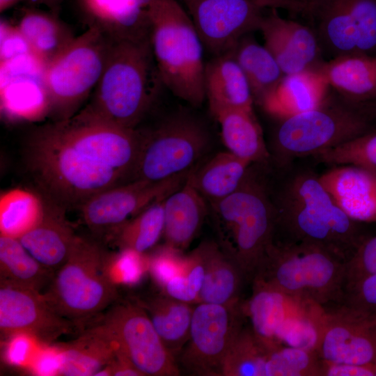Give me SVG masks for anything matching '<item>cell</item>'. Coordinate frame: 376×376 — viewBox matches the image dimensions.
Wrapping results in <instances>:
<instances>
[{
    "instance_id": "6da1fadb",
    "label": "cell",
    "mask_w": 376,
    "mask_h": 376,
    "mask_svg": "<svg viewBox=\"0 0 376 376\" xmlns=\"http://www.w3.org/2000/svg\"><path fill=\"white\" fill-rule=\"evenodd\" d=\"M141 130L107 123L84 109L37 128L26 148L27 167L48 201L66 210L130 182Z\"/></svg>"
},
{
    "instance_id": "7a4b0ae2",
    "label": "cell",
    "mask_w": 376,
    "mask_h": 376,
    "mask_svg": "<svg viewBox=\"0 0 376 376\" xmlns=\"http://www.w3.org/2000/svg\"><path fill=\"white\" fill-rule=\"evenodd\" d=\"M274 167L279 175L268 184L280 238L274 242L317 245L347 262L365 239L360 222L338 206L311 166Z\"/></svg>"
},
{
    "instance_id": "3957f363",
    "label": "cell",
    "mask_w": 376,
    "mask_h": 376,
    "mask_svg": "<svg viewBox=\"0 0 376 376\" xmlns=\"http://www.w3.org/2000/svg\"><path fill=\"white\" fill-rule=\"evenodd\" d=\"M111 39L102 74L84 109L107 123L136 129L164 85L150 38Z\"/></svg>"
},
{
    "instance_id": "277c9868",
    "label": "cell",
    "mask_w": 376,
    "mask_h": 376,
    "mask_svg": "<svg viewBox=\"0 0 376 376\" xmlns=\"http://www.w3.org/2000/svg\"><path fill=\"white\" fill-rule=\"evenodd\" d=\"M266 165L253 164L239 188L209 203L221 249L253 280L267 248L273 243L276 214Z\"/></svg>"
},
{
    "instance_id": "5b68a950",
    "label": "cell",
    "mask_w": 376,
    "mask_h": 376,
    "mask_svg": "<svg viewBox=\"0 0 376 376\" xmlns=\"http://www.w3.org/2000/svg\"><path fill=\"white\" fill-rule=\"evenodd\" d=\"M374 102L350 100L330 87L320 105L281 120L275 131L271 163L280 167L314 157L374 130Z\"/></svg>"
},
{
    "instance_id": "8992f818",
    "label": "cell",
    "mask_w": 376,
    "mask_h": 376,
    "mask_svg": "<svg viewBox=\"0 0 376 376\" xmlns=\"http://www.w3.org/2000/svg\"><path fill=\"white\" fill-rule=\"evenodd\" d=\"M150 42L164 86L192 107L206 100L204 47L185 7L177 0H150Z\"/></svg>"
},
{
    "instance_id": "52a82bcc",
    "label": "cell",
    "mask_w": 376,
    "mask_h": 376,
    "mask_svg": "<svg viewBox=\"0 0 376 376\" xmlns=\"http://www.w3.org/2000/svg\"><path fill=\"white\" fill-rule=\"evenodd\" d=\"M346 262L321 246L273 242L252 281L304 303L323 306L340 304L345 286Z\"/></svg>"
},
{
    "instance_id": "ba28073f",
    "label": "cell",
    "mask_w": 376,
    "mask_h": 376,
    "mask_svg": "<svg viewBox=\"0 0 376 376\" xmlns=\"http://www.w3.org/2000/svg\"><path fill=\"white\" fill-rule=\"evenodd\" d=\"M42 294L58 314L81 331L97 321L119 299L102 245L79 235L68 259Z\"/></svg>"
},
{
    "instance_id": "9c48e42d",
    "label": "cell",
    "mask_w": 376,
    "mask_h": 376,
    "mask_svg": "<svg viewBox=\"0 0 376 376\" xmlns=\"http://www.w3.org/2000/svg\"><path fill=\"white\" fill-rule=\"evenodd\" d=\"M141 132V145L131 181L158 182L189 171L210 143L204 122L182 108Z\"/></svg>"
},
{
    "instance_id": "30bf717a",
    "label": "cell",
    "mask_w": 376,
    "mask_h": 376,
    "mask_svg": "<svg viewBox=\"0 0 376 376\" xmlns=\"http://www.w3.org/2000/svg\"><path fill=\"white\" fill-rule=\"evenodd\" d=\"M111 40L98 27L88 26L46 65L44 82L54 120L68 119L80 111L100 79Z\"/></svg>"
},
{
    "instance_id": "8fae6325",
    "label": "cell",
    "mask_w": 376,
    "mask_h": 376,
    "mask_svg": "<svg viewBox=\"0 0 376 376\" xmlns=\"http://www.w3.org/2000/svg\"><path fill=\"white\" fill-rule=\"evenodd\" d=\"M304 15L323 57L376 53V0H311Z\"/></svg>"
},
{
    "instance_id": "7c38bea8",
    "label": "cell",
    "mask_w": 376,
    "mask_h": 376,
    "mask_svg": "<svg viewBox=\"0 0 376 376\" xmlns=\"http://www.w3.org/2000/svg\"><path fill=\"white\" fill-rule=\"evenodd\" d=\"M94 324L143 376L180 375L144 308L136 301H116Z\"/></svg>"
},
{
    "instance_id": "4fadbf2b",
    "label": "cell",
    "mask_w": 376,
    "mask_h": 376,
    "mask_svg": "<svg viewBox=\"0 0 376 376\" xmlns=\"http://www.w3.org/2000/svg\"><path fill=\"white\" fill-rule=\"evenodd\" d=\"M244 303H198L194 306L189 339L178 355L191 375H221L224 359L244 327Z\"/></svg>"
},
{
    "instance_id": "5bb4252c",
    "label": "cell",
    "mask_w": 376,
    "mask_h": 376,
    "mask_svg": "<svg viewBox=\"0 0 376 376\" xmlns=\"http://www.w3.org/2000/svg\"><path fill=\"white\" fill-rule=\"evenodd\" d=\"M313 350L324 361L351 364L376 363V314L343 304L324 310L315 306Z\"/></svg>"
},
{
    "instance_id": "9a60e30c",
    "label": "cell",
    "mask_w": 376,
    "mask_h": 376,
    "mask_svg": "<svg viewBox=\"0 0 376 376\" xmlns=\"http://www.w3.org/2000/svg\"><path fill=\"white\" fill-rule=\"evenodd\" d=\"M190 171L158 182L134 180L102 191L79 207L83 221L95 235L111 236L127 221L182 187Z\"/></svg>"
},
{
    "instance_id": "2e32d148",
    "label": "cell",
    "mask_w": 376,
    "mask_h": 376,
    "mask_svg": "<svg viewBox=\"0 0 376 376\" xmlns=\"http://www.w3.org/2000/svg\"><path fill=\"white\" fill-rule=\"evenodd\" d=\"M204 49L212 56L232 51L244 36L258 31L262 8L245 0H181Z\"/></svg>"
},
{
    "instance_id": "e0dca14e",
    "label": "cell",
    "mask_w": 376,
    "mask_h": 376,
    "mask_svg": "<svg viewBox=\"0 0 376 376\" xmlns=\"http://www.w3.org/2000/svg\"><path fill=\"white\" fill-rule=\"evenodd\" d=\"M0 331L6 338L24 335L45 344L81 331L58 314L42 292L8 285H0Z\"/></svg>"
},
{
    "instance_id": "ac0fdd59",
    "label": "cell",
    "mask_w": 376,
    "mask_h": 376,
    "mask_svg": "<svg viewBox=\"0 0 376 376\" xmlns=\"http://www.w3.org/2000/svg\"><path fill=\"white\" fill-rule=\"evenodd\" d=\"M311 305L253 281L252 295L244 308L255 336L266 346L274 347L293 338L301 339L305 331H314L308 330L313 329Z\"/></svg>"
},
{
    "instance_id": "d6986e66",
    "label": "cell",
    "mask_w": 376,
    "mask_h": 376,
    "mask_svg": "<svg viewBox=\"0 0 376 376\" xmlns=\"http://www.w3.org/2000/svg\"><path fill=\"white\" fill-rule=\"evenodd\" d=\"M258 31L285 75L316 70L324 62L313 28L282 17L277 9L263 15Z\"/></svg>"
},
{
    "instance_id": "ffe728a7",
    "label": "cell",
    "mask_w": 376,
    "mask_h": 376,
    "mask_svg": "<svg viewBox=\"0 0 376 376\" xmlns=\"http://www.w3.org/2000/svg\"><path fill=\"white\" fill-rule=\"evenodd\" d=\"M322 185L349 217L359 222L376 221V175L352 165L332 166L320 175Z\"/></svg>"
},
{
    "instance_id": "44dd1931",
    "label": "cell",
    "mask_w": 376,
    "mask_h": 376,
    "mask_svg": "<svg viewBox=\"0 0 376 376\" xmlns=\"http://www.w3.org/2000/svg\"><path fill=\"white\" fill-rule=\"evenodd\" d=\"M150 0H77L88 26L112 39L150 38L148 8Z\"/></svg>"
},
{
    "instance_id": "7402d4cb",
    "label": "cell",
    "mask_w": 376,
    "mask_h": 376,
    "mask_svg": "<svg viewBox=\"0 0 376 376\" xmlns=\"http://www.w3.org/2000/svg\"><path fill=\"white\" fill-rule=\"evenodd\" d=\"M40 221L18 240L42 265L54 272L68 259L78 236L63 208L48 201Z\"/></svg>"
},
{
    "instance_id": "603a6c76",
    "label": "cell",
    "mask_w": 376,
    "mask_h": 376,
    "mask_svg": "<svg viewBox=\"0 0 376 376\" xmlns=\"http://www.w3.org/2000/svg\"><path fill=\"white\" fill-rule=\"evenodd\" d=\"M329 88L325 77L317 70L285 75L258 105L281 120L315 108Z\"/></svg>"
},
{
    "instance_id": "cb8c5ba5",
    "label": "cell",
    "mask_w": 376,
    "mask_h": 376,
    "mask_svg": "<svg viewBox=\"0 0 376 376\" xmlns=\"http://www.w3.org/2000/svg\"><path fill=\"white\" fill-rule=\"evenodd\" d=\"M207 201L187 179L164 202L165 245L182 251L198 235L208 213Z\"/></svg>"
},
{
    "instance_id": "d4e9b609",
    "label": "cell",
    "mask_w": 376,
    "mask_h": 376,
    "mask_svg": "<svg viewBox=\"0 0 376 376\" xmlns=\"http://www.w3.org/2000/svg\"><path fill=\"white\" fill-rule=\"evenodd\" d=\"M204 89L210 111L219 108L253 110L249 84L231 52L205 63Z\"/></svg>"
},
{
    "instance_id": "484cf974",
    "label": "cell",
    "mask_w": 376,
    "mask_h": 376,
    "mask_svg": "<svg viewBox=\"0 0 376 376\" xmlns=\"http://www.w3.org/2000/svg\"><path fill=\"white\" fill-rule=\"evenodd\" d=\"M227 150L252 164L269 165L271 154L253 110L219 108L211 111Z\"/></svg>"
},
{
    "instance_id": "4316f807",
    "label": "cell",
    "mask_w": 376,
    "mask_h": 376,
    "mask_svg": "<svg viewBox=\"0 0 376 376\" xmlns=\"http://www.w3.org/2000/svg\"><path fill=\"white\" fill-rule=\"evenodd\" d=\"M58 375L95 376L113 359L116 346L96 324L59 348Z\"/></svg>"
},
{
    "instance_id": "83f0119b",
    "label": "cell",
    "mask_w": 376,
    "mask_h": 376,
    "mask_svg": "<svg viewBox=\"0 0 376 376\" xmlns=\"http://www.w3.org/2000/svg\"><path fill=\"white\" fill-rule=\"evenodd\" d=\"M316 70L345 98L359 103L376 101V57L343 56L323 62Z\"/></svg>"
},
{
    "instance_id": "f1b7e54d",
    "label": "cell",
    "mask_w": 376,
    "mask_h": 376,
    "mask_svg": "<svg viewBox=\"0 0 376 376\" xmlns=\"http://www.w3.org/2000/svg\"><path fill=\"white\" fill-rule=\"evenodd\" d=\"M251 164L228 150L220 152L201 166L194 167L187 180L209 204L235 191L243 182Z\"/></svg>"
},
{
    "instance_id": "f546056e",
    "label": "cell",
    "mask_w": 376,
    "mask_h": 376,
    "mask_svg": "<svg viewBox=\"0 0 376 376\" xmlns=\"http://www.w3.org/2000/svg\"><path fill=\"white\" fill-rule=\"evenodd\" d=\"M17 26L32 54L46 67L76 38L58 13L29 8L23 10Z\"/></svg>"
},
{
    "instance_id": "4dcf8cb0",
    "label": "cell",
    "mask_w": 376,
    "mask_h": 376,
    "mask_svg": "<svg viewBox=\"0 0 376 376\" xmlns=\"http://www.w3.org/2000/svg\"><path fill=\"white\" fill-rule=\"evenodd\" d=\"M205 270L198 303L232 304L240 301L246 280L240 267L213 242H203Z\"/></svg>"
},
{
    "instance_id": "1f68e13d",
    "label": "cell",
    "mask_w": 376,
    "mask_h": 376,
    "mask_svg": "<svg viewBox=\"0 0 376 376\" xmlns=\"http://www.w3.org/2000/svg\"><path fill=\"white\" fill-rule=\"evenodd\" d=\"M136 301L146 311L164 346L175 359L189 339L194 306L163 293Z\"/></svg>"
},
{
    "instance_id": "d6a6232c",
    "label": "cell",
    "mask_w": 376,
    "mask_h": 376,
    "mask_svg": "<svg viewBox=\"0 0 376 376\" xmlns=\"http://www.w3.org/2000/svg\"><path fill=\"white\" fill-rule=\"evenodd\" d=\"M1 107L13 119L33 120L49 114L44 74H25L1 79Z\"/></svg>"
},
{
    "instance_id": "836d02e7",
    "label": "cell",
    "mask_w": 376,
    "mask_h": 376,
    "mask_svg": "<svg viewBox=\"0 0 376 376\" xmlns=\"http://www.w3.org/2000/svg\"><path fill=\"white\" fill-rule=\"evenodd\" d=\"M54 273L38 262L17 238L1 235L0 285L40 292L49 284Z\"/></svg>"
},
{
    "instance_id": "e575fe53",
    "label": "cell",
    "mask_w": 376,
    "mask_h": 376,
    "mask_svg": "<svg viewBox=\"0 0 376 376\" xmlns=\"http://www.w3.org/2000/svg\"><path fill=\"white\" fill-rule=\"evenodd\" d=\"M230 52L246 77L254 102L259 104L285 74L269 50L251 33L243 36Z\"/></svg>"
},
{
    "instance_id": "d590c367",
    "label": "cell",
    "mask_w": 376,
    "mask_h": 376,
    "mask_svg": "<svg viewBox=\"0 0 376 376\" xmlns=\"http://www.w3.org/2000/svg\"><path fill=\"white\" fill-rule=\"evenodd\" d=\"M45 202L37 194L23 189H13L0 198L1 235L19 238L42 219Z\"/></svg>"
},
{
    "instance_id": "8d00e7d4",
    "label": "cell",
    "mask_w": 376,
    "mask_h": 376,
    "mask_svg": "<svg viewBox=\"0 0 376 376\" xmlns=\"http://www.w3.org/2000/svg\"><path fill=\"white\" fill-rule=\"evenodd\" d=\"M164 199L150 205L112 234L116 244L121 250L143 253L157 243L164 233Z\"/></svg>"
},
{
    "instance_id": "74e56055",
    "label": "cell",
    "mask_w": 376,
    "mask_h": 376,
    "mask_svg": "<svg viewBox=\"0 0 376 376\" xmlns=\"http://www.w3.org/2000/svg\"><path fill=\"white\" fill-rule=\"evenodd\" d=\"M270 348L255 336L251 329L244 327L224 359L221 376H265Z\"/></svg>"
},
{
    "instance_id": "f35d334b",
    "label": "cell",
    "mask_w": 376,
    "mask_h": 376,
    "mask_svg": "<svg viewBox=\"0 0 376 376\" xmlns=\"http://www.w3.org/2000/svg\"><path fill=\"white\" fill-rule=\"evenodd\" d=\"M205 270L203 243L187 256L176 274L162 287V293L184 302L198 303Z\"/></svg>"
},
{
    "instance_id": "ab89813d",
    "label": "cell",
    "mask_w": 376,
    "mask_h": 376,
    "mask_svg": "<svg viewBox=\"0 0 376 376\" xmlns=\"http://www.w3.org/2000/svg\"><path fill=\"white\" fill-rule=\"evenodd\" d=\"M320 361L313 349L279 345L268 352L265 376L320 375Z\"/></svg>"
},
{
    "instance_id": "60d3db41",
    "label": "cell",
    "mask_w": 376,
    "mask_h": 376,
    "mask_svg": "<svg viewBox=\"0 0 376 376\" xmlns=\"http://www.w3.org/2000/svg\"><path fill=\"white\" fill-rule=\"evenodd\" d=\"M313 159L330 166L352 165L376 172V129L324 151Z\"/></svg>"
},
{
    "instance_id": "b9f144b4",
    "label": "cell",
    "mask_w": 376,
    "mask_h": 376,
    "mask_svg": "<svg viewBox=\"0 0 376 376\" xmlns=\"http://www.w3.org/2000/svg\"><path fill=\"white\" fill-rule=\"evenodd\" d=\"M375 272L376 235L365 238L346 262L345 286Z\"/></svg>"
},
{
    "instance_id": "7bdbcfd3",
    "label": "cell",
    "mask_w": 376,
    "mask_h": 376,
    "mask_svg": "<svg viewBox=\"0 0 376 376\" xmlns=\"http://www.w3.org/2000/svg\"><path fill=\"white\" fill-rule=\"evenodd\" d=\"M340 304L376 314V272L345 286Z\"/></svg>"
},
{
    "instance_id": "ee69618b",
    "label": "cell",
    "mask_w": 376,
    "mask_h": 376,
    "mask_svg": "<svg viewBox=\"0 0 376 376\" xmlns=\"http://www.w3.org/2000/svg\"><path fill=\"white\" fill-rule=\"evenodd\" d=\"M0 36V63L8 61L19 56L32 54L28 42L17 25L10 24L1 19Z\"/></svg>"
},
{
    "instance_id": "f6af8a7d",
    "label": "cell",
    "mask_w": 376,
    "mask_h": 376,
    "mask_svg": "<svg viewBox=\"0 0 376 376\" xmlns=\"http://www.w3.org/2000/svg\"><path fill=\"white\" fill-rule=\"evenodd\" d=\"M320 375L374 376L373 364L358 365L345 363H335L321 359Z\"/></svg>"
},
{
    "instance_id": "bcb514c9",
    "label": "cell",
    "mask_w": 376,
    "mask_h": 376,
    "mask_svg": "<svg viewBox=\"0 0 376 376\" xmlns=\"http://www.w3.org/2000/svg\"><path fill=\"white\" fill-rule=\"evenodd\" d=\"M264 9H283L293 15L305 14L307 3L304 0H245Z\"/></svg>"
},
{
    "instance_id": "7dc6e473",
    "label": "cell",
    "mask_w": 376,
    "mask_h": 376,
    "mask_svg": "<svg viewBox=\"0 0 376 376\" xmlns=\"http://www.w3.org/2000/svg\"><path fill=\"white\" fill-rule=\"evenodd\" d=\"M27 1L34 5H44L48 7L51 11L58 13L62 0H28Z\"/></svg>"
},
{
    "instance_id": "c3c4849f",
    "label": "cell",
    "mask_w": 376,
    "mask_h": 376,
    "mask_svg": "<svg viewBox=\"0 0 376 376\" xmlns=\"http://www.w3.org/2000/svg\"><path fill=\"white\" fill-rule=\"evenodd\" d=\"M23 1L28 0H0V12L2 13Z\"/></svg>"
},
{
    "instance_id": "681fc988",
    "label": "cell",
    "mask_w": 376,
    "mask_h": 376,
    "mask_svg": "<svg viewBox=\"0 0 376 376\" xmlns=\"http://www.w3.org/2000/svg\"><path fill=\"white\" fill-rule=\"evenodd\" d=\"M374 376H376V363L373 364Z\"/></svg>"
},
{
    "instance_id": "f907efd6",
    "label": "cell",
    "mask_w": 376,
    "mask_h": 376,
    "mask_svg": "<svg viewBox=\"0 0 376 376\" xmlns=\"http://www.w3.org/2000/svg\"><path fill=\"white\" fill-rule=\"evenodd\" d=\"M307 4L311 0H304Z\"/></svg>"
},
{
    "instance_id": "816d5d0a",
    "label": "cell",
    "mask_w": 376,
    "mask_h": 376,
    "mask_svg": "<svg viewBox=\"0 0 376 376\" xmlns=\"http://www.w3.org/2000/svg\"><path fill=\"white\" fill-rule=\"evenodd\" d=\"M375 175H376V172L375 173Z\"/></svg>"
},
{
    "instance_id": "f5cc1de1",
    "label": "cell",
    "mask_w": 376,
    "mask_h": 376,
    "mask_svg": "<svg viewBox=\"0 0 376 376\" xmlns=\"http://www.w3.org/2000/svg\"><path fill=\"white\" fill-rule=\"evenodd\" d=\"M375 103H376V101H375Z\"/></svg>"
}]
</instances>
